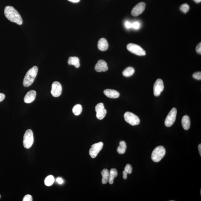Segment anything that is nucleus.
Segmentation results:
<instances>
[{
	"label": "nucleus",
	"mask_w": 201,
	"mask_h": 201,
	"mask_svg": "<svg viewBox=\"0 0 201 201\" xmlns=\"http://www.w3.org/2000/svg\"><path fill=\"white\" fill-rule=\"evenodd\" d=\"M164 88L163 81L158 79L156 81L153 86V93L156 97H158Z\"/></svg>",
	"instance_id": "9d476101"
},
{
	"label": "nucleus",
	"mask_w": 201,
	"mask_h": 201,
	"mask_svg": "<svg viewBox=\"0 0 201 201\" xmlns=\"http://www.w3.org/2000/svg\"><path fill=\"white\" fill-rule=\"evenodd\" d=\"M38 69L36 66H34L28 70L23 79V84L25 87H29L33 83L37 74Z\"/></svg>",
	"instance_id": "f03ea898"
},
{
	"label": "nucleus",
	"mask_w": 201,
	"mask_h": 201,
	"mask_svg": "<svg viewBox=\"0 0 201 201\" xmlns=\"http://www.w3.org/2000/svg\"><path fill=\"white\" fill-rule=\"evenodd\" d=\"M177 110L175 108H173L169 112L165 121V125L167 127L172 126L175 122L176 118Z\"/></svg>",
	"instance_id": "0eeeda50"
},
{
	"label": "nucleus",
	"mask_w": 201,
	"mask_h": 201,
	"mask_svg": "<svg viewBox=\"0 0 201 201\" xmlns=\"http://www.w3.org/2000/svg\"><path fill=\"white\" fill-rule=\"evenodd\" d=\"M95 111L97 113L96 116L97 119L100 120L104 119L107 114V110L105 109L103 103H100L97 104L95 107Z\"/></svg>",
	"instance_id": "1a4fd4ad"
},
{
	"label": "nucleus",
	"mask_w": 201,
	"mask_h": 201,
	"mask_svg": "<svg viewBox=\"0 0 201 201\" xmlns=\"http://www.w3.org/2000/svg\"><path fill=\"white\" fill-rule=\"evenodd\" d=\"M125 121L132 125H138L140 123L139 118L136 115L130 112H126L124 114Z\"/></svg>",
	"instance_id": "39448f33"
},
{
	"label": "nucleus",
	"mask_w": 201,
	"mask_h": 201,
	"mask_svg": "<svg viewBox=\"0 0 201 201\" xmlns=\"http://www.w3.org/2000/svg\"><path fill=\"white\" fill-rule=\"evenodd\" d=\"M95 69L97 72H105L108 70L109 67L107 63L104 60H100L95 65Z\"/></svg>",
	"instance_id": "ddd939ff"
},
{
	"label": "nucleus",
	"mask_w": 201,
	"mask_h": 201,
	"mask_svg": "<svg viewBox=\"0 0 201 201\" xmlns=\"http://www.w3.org/2000/svg\"><path fill=\"white\" fill-rule=\"evenodd\" d=\"M127 146L126 143L124 141L120 142L119 146L117 148V152L120 154L125 153L126 150Z\"/></svg>",
	"instance_id": "412c9836"
},
{
	"label": "nucleus",
	"mask_w": 201,
	"mask_h": 201,
	"mask_svg": "<svg viewBox=\"0 0 201 201\" xmlns=\"http://www.w3.org/2000/svg\"><path fill=\"white\" fill-rule=\"evenodd\" d=\"M135 70L134 68L131 67H127L123 72V75L125 77H130L132 76L134 73Z\"/></svg>",
	"instance_id": "4be33fe9"
},
{
	"label": "nucleus",
	"mask_w": 201,
	"mask_h": 201,
	"mask_svg": "<svg viewBox=\"0 0 201 201\" xmlns=\"http://www.w3.org/2000/svg\"><path fill=\"white\" fill-rule=\"evenodd\" d=\"M68 1L72 2L74 3H76L79 2L80 0H68Z\"/></svg>",
	"instance_id": "f704fd0d"
},
{
	"label": "nucleus",
	"mask_w": 201,
	"mask_h": 201,
	"mask_svg": "<svg viewBox=\"0 0 201 201\" xmlns=\"http://www.w3.org/2000/svg\"><path fill=\"white\" fill-rule=\"evenodd\" d=\"M4 14L6 17L10 21L19 25L23 24V21L21 16L14 7L10 6L6 7Z\"/></svg>",
	"instance_id": "f257e3e1"
},
{
	"label": "nucleus",
	"mask_w": 201,
	"mask_h": 201,
	"mask_svg": "<svg viewBox=\"0 0 201 201\" xmlns=\"http://www.w3.org/2000/svg\"><path fill=\"white\" fill-rule=\"evenodd\" d=\"M23 143L25 148L29 149L32 147L34 143V135L32 130L29 129L26 131L23 136Z\"/></svg>",
	"instance_id": "20e7f679"
},
{
	"label": "nucleus",
	"mask_w": 201,
	"mask_h": 201,
	"mask_svg": "<svg viewBox=\"0 0 201 201\" xmlns=\"http://www.w3.org/2000/svg\"><path fill=\"white\" fill-rule=\"evenodd\" d=\"M140 24L138 22H134V23H131V27L134 28L135 29H138L140 27Z\"/></svg>",
	"instance_id": "cd10ccee"
},
{
	"label": "nucleus",
	"mask_w": 201,
	"mask_h": 201,
	"mask_svg": "<svg viewBox=\"0 0 201 201\" xmlns=\"http://www.w3.org/2000/svg\"><path fill=\"white\" fill-rule=\"evenodd\" d=\"M128 174L126 172H125V171H123V178L124 179H126L127 177H128Z\"/></svg>",
	"instance_id": "72a5a7b5"
},
{
	"label": "nucleus",
	"mask_w": 201,
	"mask_h": 201,
	"mask_svg": "<svg viewBox=\"0 0 201 201\" xmlns=\"http://www.w3.org/2000/svg\"><path fill=\"white\" fill-rule=\"evenodd\" d=\"M198 149H199L200 154L201 156V144H199L198 146Z\"/></svg>",
	"instance_id": "c9c22d12"
},
{
	"label": "nucleus",
	"mask_w": 201,
	"mask_h": 201,
	"mask_svg": "<svg viewBox=\"0 0 201 201\" xmlns=\"http://www.w3.org/2000/svg\"><path fill=\"white\" fill-rule=\"evenodd\" d=\"M166 150L163 146H159L155 148L151 155L152 160L156 162L160 161L165 156Z\"/></svg>",
	"instance_id": "7ed1b4c3"
},
{
	"label": "nucleus",
	"mask_w": 201,
	"mask_h": 201,
	"mask_svg": "<svg viewBox=\"0 0 201 201\" xmlns=\"http://www.w3.org/2000/svg\"><path fill=\"white\" fill-rule=\"evenodd\" d=\"M1 195H0V199H1Z\"/></svg>",
	"instance_id": "4c0bfd02"
},
{
	"label": "nucleus",
	"mask_w": 201,
	"mask_h": 201,
	"mask_svg": "<svg viewBox=\"0 0 201 201\" xmlns=\"http://www.w3.org/2000/svg\"><path fill=\"white\" fill-rule=\"evenodd\" d=\"M101 174L102 176V183L103 184H107L108 182L109 177V172L108 170L106 169H103L101 171Z\"/></svg>",
	"instance_id": "aec40b11"
},
{
	"label": "nucleus",
	"mask_w": 201,
	"mask_h": 201,
	"mask_svg": "<svg viewBox=\"0 0 201 201\" xmlns=\"http://www.w3.org/2000/svg\"><path fill=\"white\" fill-rule=\"evenodd\" d=\"M189 8H190V7H189V5L187 4H185L181 5V7H180V10L186 14L188 12Z\"/></svg>",
	"instance_id": "393cba45"
},
{
	"label": "nucleus",
	"mask_w": 201,
	"mask_h": 201,
	"mask_svg": "<svg viewBox=\"0 0 201 201\" xmlns=\"http://www.w3.org/2000/svg\"><path fill=\"white\" fill-rule=\"evenodd\" d=\"M145 7L146 4L144 2L139 3L133 8L131 12V14L134 17L140 15L144 11Z\"/></svg>",
	"instance_id": "f8f14e48"
},
{
	"label": "nucleus",
	"mask_w": 201,
	"mask_h": 201,
	"mask_svg": "<svg viewBox=\"0 0 201 201\" xmlns=\"http://www.w3.org/2000/svg\"><path fill=\"white\" fill-rule=\"evenodd\" d=\"M103 143L99 142L92 145L89 151V154L92 158H95L98 155L100 150L103 149Z\"/></svg>",
	"instance_id": "6e6552de"
},
{
	"label": "nucleus",
	"mask_w": 201,
	"mask_h": 201,
	"mask_svg": "<svg viewBox=\"0 0 201 201\" xmlns=\"http://www.w3.org/2000/svg\"><path fill=\"white\" fill-rule=\"evenodd\" d=\"M104 93L107 97L111 98H117L120 96V93L116 90L107 89L104 90Z\"/></svg>",
	"instance_id": "dca6fc26"
},
{
	"label": "nucleus",
	"mask_w": 201,
	"mask_h": 201,
	"mask_svg": "<svg viewBox=\"0 0 201 201\" xmlns=\"http://www.w3.org/2000/svg\"><path fill=\"white\" fill-rule=\"evenodd\" d=\"M125 26L127 29H130L131 28V23L128 21L125 22Z\"/></svg>",
	"instance_id": "7c9ffc66"
},
{
	"label": "nucleus",
	"mask_w": 201,
	"mask_h": 201,
	"mask_svg": "<svg viewBox=\"0 0 201 201\" xmlns=\"http://www.w3.org/2000/svg\"><path fill=\"white\" fill-rule=\"evenodd\" d=\"M193 77L195 79L198 80H200L201 79V72H198L194 73L193 75Z\"/></svg>",
	"instance_id": "bb28decb"
},
{
	"label": "nucleus",
	"mask_w": 201,
	"mask_h": 201,
	"mask_svg": "<svg viewBox=\"0 0 201 201\" xmlns=\"http://www.w3.org/2000/svg\"><path fill=\"white\" fill-rule=\"evenodd\" d=\"M67 63L69 65L74 66L76 68H79L80 66L79 59L78 57H69Z\"/></svg>",
	"instance_id": "a211bd4d"
},
{
	"label": "nucleus",
	"mask_w": 201,
	"mask_h": 201,
	"mask_svg": "<svg viewBox=\"0 0 201 201\" xmlns=\"http://www.w3.org/2000/svg\"><path fill=\"white\" fill-rule=\"evenodd\" d=\"M5 95L3 93H0V102H2L5 98Z\"/></svg>",
	"instance_id": "2f4dec72"
},
{
	"label": "nucleus",
	"mask_w": 201,
	"mask_h": 201,
	"mask_svg": "<svg viewBox=\"0 0 201 201\" xmlns=\"http://www.w3.org/2000/svg\"><path fill=\"white\" fill-rule=\"evenodd\" d=\"M98 47L100 51L107 50L109 48V44L107 40L104 38H100L98 43Z\"/></svg>",
	"instance_id": "2eb2a0df"
},
{
	"label": "nucleus",
	"mask_w": 201,
	"mask_h": 201,
	"mask_svg": "<svg viewBox=\"0 0 201 201\" xmlns=\"http://www.w3.org/2000/svg\"><path fill=\"white\" fill-rule=\"evenodd\" d=\"M56 181L57 183L60 184H62L63 183V180L61 178H60V177H59V178H57Z\"/></svg>",
	"instance_id": "473e14b6"
},
{
	"label": "nucleus",
	"mask_w": 201,
	"mask_h": 201,
	"mask_svg": "<svg viewBox=\"0 0 201 201\" xmlns=\"http://www.w3.org/2000/svg\"><path fill=\"white\" fill-rule=\"evenodd\" d=\"M182 125L184 129L188 130L190 128V117L187 115L183 117L181 120Z\"/></svg>",
	"instance_id": "f3484780"
},
{
	"label": "nucleus",
	"mask_w": 201,
	"mask_h": 201,
	"mask_svg": "<svg viewBox=\"0 0 201 201\" xmlns=\"http://www.w3.org/2000/svg\"><path fill=\"white\" fill-rule=\"evenodd\" d=\"M196 51L198 54H201V43H199L196 47Z\"/></svg>",
	"instance_id": "c756f323"
},
{
	"label": "nucleus",
	"mask_w": 201,
	"mask_h": 201,
	"mask_svg": "<svg viewBox=\"0 0 201 201\" xmlns=\"http://www.w3.org/2000/svg\"><path fill=\"white\" fill-rule=\"evenodd\" d=\"M128 174H131L132 172V168L129 164H127L125 168V170Z\"/></svg>",
	"instance_id": "a878e982"
},
{
	"label": "nucleus",
	"mask_w": 201,
	"mask_h": 201,
	"mask_svg": "<svg viewBox=\"0 0 201 201\" xmlns=\"http://www.w3.org/2000/svg\"><path fill=\"white\" fill-rule=\"evenodd\" d=\"M62 86L61 84L58 82L53 83L51 87V94L53 97H58L61 95L62 92Z\"/></svg>",
	"instance_id": "9b49d317"
},
{
	"label": "nucleus",
	"mask_w": 201,
	"mask_h": 201,
	"mask_svg": "<svg viewBox=\"0 0 201 201\" xmlns=\"http://www.w3.org/2000/svg\"><path fill=\"white\" fill-rule=\"evenodd\" d=\"M82 108L81 105L78 104L74 106L72 109V112L75 116H79L82 113Z\"/></svg>",
	"instance_id": "5701e85b"
},
{
	"label": "nucleus",
	"mask_w": 201,
	"mask_h": 201,
	"mask_svg": "<svg viewBox=\"0 0 201 201\" xmlns=\"http://www.w3.org/2000/svg\"><path fill=\"white\" fill-rule=\"evenodd\" d=\"M23 201H32V197L31 195L29 194L26 195L24 196L23 199Z\"/></svg>",
	"instance_id": "c85d7f7f"
},
{
	"label": "nucleus",
	"mask_w": 201,
	"mask_h": 201,
	"mask_svg": "<svg viewBox=\"0 0 201 201\" xmlns=\"http://www.w3.org/2000/svg\"><path fill=\"white\" fill-rule=\"evenodd\" d=\"M127 49L130 52L136 55L143 56L146 55V52L140 46L137 44L130 43L127 45Z\"/></svg>",
	"instance_id": "423d86ee"
},
{
	"label": "nucleus",
	"mask_w": 201,
	"mask_h": 201,
	"mask_svg": "<svg viewBox=\"0 0 201 201\" xmlns=\"http://www.w3.org/2000/svg\"><path fill=\"white\" fill-rule=\"evenodd\" d=\"M54 180H54V177L53 175H48L45 178V180H44V183H45V186H51L54 184Z\"/></svg>",
	"instance_id": "b1692460"
},
{
	"label": "nucleus",
	"mask_w": 201,
	"mask_h": 201,
	"mask_svg": "<svg viewBox=\"0 0 201 201\" xmlns=\"http://www.w3.org/2000/svg\"><path fill=\"white\" fill-rule=\"evenodd\" d=\"M193 1L196 3H199L201 1V0H193Z\"/></svg>",
	"instance_id": "e433bc0d"
},
{
	"label": "nucleus",
	"mask_w": 201,
	"mask_h": 201,
	"mask_svg": "<svg viewBox=\"0 0 201 201\" xmlns=\"http://www.w3.org/2000/svg\"><path fill=\"white\" fill-rule=\"evenodd\" d=\"M36 96V92L34 90L28 92L24 97V102L27 104L32 102L35 100Z\"/></svg>",
	"instance_id": "4468645a"
},
{
	"label": "nucleus",
	"mask_w": 201,
	"mask_h": 201,
	"mask_svg": "<svg viewBox=\"0 0 201 201\" xmlns=\"http://www.w3.org/2000/svg\"><path fill=\"white\" fill-rule=\"evenodd\" d=\"M118 175L117 171V169L113 168L110 170L109 172V183L110 184H112L114 183V180Z\"/></svg>",
	"instance_id": "6ab92c4d"
}]
</instances>
